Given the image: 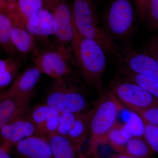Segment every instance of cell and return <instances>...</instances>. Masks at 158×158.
Masks as SVG:
<instances>
[{"label": "cell", "mask_w": 158, "mask_h": 158, "mask_svg": "<svg viewBox=\"0 0 158 158\" xmlns=\"http://www.w3.org/2000/svg\"><path fill=\"white\" fill-rule=\"evenodd\" d=\"M73 25L71 47L73 65L87 85L100 91L107 68L106 54L98 43L84 37L76 28L73 23Z\"/></svg>", "instance_id": "6da1fadb"}, {"label": "cell", "mask_w": 158, "mask_h": 158, "mask_svg": "<svg viewBox=\"0 0 158 158\" xmlns=\"http://www.w3.org/2000/svg\"><path fill=\"white\" fill-rule=\"evenodd\" d=\"M71 2L74 25L79 33L98 43L107 56L121 62L120 47L101 26L94 0H72Z\"/></svg>", "instance_id": "7a4b0ae2"}, {"label": "cell", "mask_w": 158, "mask_h": 158, "mask_svg": "<svg viewBox=\"0 0 158 158\" xmlns=\"http://www.w3.org/2000/svg\"><path fill=\"white\" fill-rule=\"evenodd\" d=\"M123 106L111 90L101 94L92 109L89 126L88 157L97 152L100 144L106 143L108 133L118 123L117 118Z\"/></svg>", "instance_id": "3957f363"}, {"label": "cell", "mask_w": 158, "mask_h": 158, "mask_svg": "<svg viewBox=\"0 0 158 158\" xmlns=\"http://www.w3.org/2000/svg\"><path fill=\"white\" fill-rule=\"evenodd\" d=\"M45 103L59 113L88 111L87 100L75 77L54 80L47 92Z\"/></svg>", "instance_id": "277c9868"}, {"label": "cell", "mask_w": 158, "mask_h": 158, "mask_svg": "<svg viewBox=\"0 0 158 158\" xmlns=\"http://www.w3.org/2000/svg\"><path fill=\"white\" fill-rule=\"evenodd\" d=\"M135 10L132 0H112L104 14L103 28L113 40H124L132 34Z\"/></svg>", "instance_id": "5b68a950"}, {"label": "cell", "mask_w": 158, "mask_h": 158, "mask_svg": "<svg viewBox=\"0 0 158 158\" xmlns=\"http://www.w3.org/2000/svg\"><path fill=\"white\" fill-rule=\"evenodd\" d=\"M34 65L42 74L54 80L75 77L72 52L58 48H39L32 56Z\"/></svg>", "instance_id": "8992f818"}, {"label": "cell", "mask_w": 158, "mask_h": 158, "mask_svg": "<svg viewBox=\"0 0 158 158\" xmlns=\"http://www.w3.org/2000/svg\"><path fill=\"white\" fill-rule=\"evenodd\" d=\"M110 86L118 101L130 111L137 113L158 107V99L134 82L126 79H118L112 81Z\"/></svg>", "instance_id": "52a82bcc"}, {"label": "cell", "mask_w": 158, "mask_h": 158, "mask_svg": "<svg viewBox=\"0 0 158 158\" xmlns=\"http://www.w3.org/2000/svg\"><path fill=\"white\" fill-rule=\"evenodd\" d=\"M44 5L52 13L55 45L60 49L71 51L73 37L71 2L70 0H44Z\"/></svg>", "instance_id": "ba28073f"}, {"label": "cell", "mask_w": 158, "mask_h": 158, "mask_svg": "<svg viewBox=\"0 0 158 158\" xmlns=\"http://www.w3.org/2000/svg\"><path fill=\"white\" fill-rule=\"evenodd\" d=\"M30 110L22 116L0 127L1 147L8 151L23 139L37 136V127L29 116Z\"/></svg>", "instance_id": "9c48e42d"}, {"label": "cell", "mask_w": 158, "mask_h": 158, "mask_svg": "<svg viewBox=\"0 0 158 158\" xmlns=\"http://www.w3.org/2000/svg\"><path fill=\"white\" fill-rule=\"evenodd\" d=\"M6 11L9 12L12 22L11 39L15 47L23 57L33 56L39 48L36 37L27 29L14 6Z\"/></svg>", "instance_id": "30bf717a"}, {"label": "cell", "mask_w": 158, "mask_h": 158, "mask_svg": "<svg viewBox=\"0 0 158 158\" xmlns=\"http://www.w3.org/2000/svg\"><path fill=\"white\" fill-rule=\"evenodd\" d=\"M42 74L39 69L32 63L19 73L9 88L1 91L0 100L10 97L35 96V88Z\"/></svg>", "instance_id": "8fae6325"}, {"label": "cell", "mask_w": 158, "mask_h": 158, "mask_svg": "<svg viewBox=\"0 0 158 158\" xmlns=\"http://www.w3.org/2000/svg\"><path fill=\"white\" fill-rule=\"evenodd\" d=\"M122 63L130 71L138 74L158 79V65L149 55L129 47H120Z\"/></svg>", "instance_id": "7c38bea8"}, {"label": "cell", "mask_w": 158, "mask_h": 158, "mask_svg": "<svg viewBox=\"0 0 158 158\" xmlns=\"http://www.w3.org/2000/svg\"><path fill=\"white\" fill-rule=\"evenodd\" d=\"M8 151L14 158H54L47 138L37 136L23 139Z\"/></svg>", "instance_id": "4fadbf2b"}, {"label": "cell", "mask_w": 158, "mask_h": 158, "mask_svg": "<svg viewBox=\"0 0 158 158\" xmlns=\"http://www.w3.org/2000/svg\"><path fill=\"white\" fill-rule=\"evenodd\" d=\"M35 96L10 97L0 100V127L22 116L31 109L30 104Z\"/></svg>", "instance_id": "5bb4252c"}, {"label": "cell", "mask_w": 158, "mask_h": 158, "mask_svg": "<svg viewBox=\"0 0 158 158\" xmlns=\"http://www.w3.org/2000/svg\"><path fill=\"white\" fill-rule=\"evenodd\" d=\"M47 140L54 158H85L81 148L67 137L55 135Z\"/></svg>", "instance_id": "9a60e30c"}, {"label": "cell", "mask_w": 158, "mask_h": 158, "mask_svg": "<svg viewBox=\"0 0 158 158\" xmlns=\"http://www.w3.org/2000/svg\"><path fill=\"white\" fill-rule=\"evenodd\" d=\"M44 6V0H18L14 8L26 25L37 27Z\"/></svg>", "instance_id": "2e32d148"}, {"label": "cell", "mask_w": 158, "mask_h": 158, "mask_svg": "<svg viewBox=\"0 0 158 158\" xmlns=\"http://www.w3.org/2000/svg\"><path fill=\"white\" fill-rule=\"evenodd\" d=\"M26 26L29 32L36 37L37 43L39 41L42 42L47 47V45L50 46L48 37L50 36H54L53 18L52 11L48 7L44 5L40 14L38 26Z\"/></svg>", "instance_id": "e0dca14e"}, {"label": "cell", "mask_w": 158, "mask_h": 158, "mask_svg": "<svg viewBox=\"0 0 158 158\" xmlns=\"http://www.w3.org/2000/svg\"><path fill=\"white\" fill-rule=\"evenodd\" d=\"M92 112V109L84 113H78L66 137L81 149L89 137V126Z\"/></svg>", "instance_id": "ac0fdd59"}, {"label": "cell", "mask_w": 158, "mask_h": 158, "mask_svg": "<svg viewBox=\"0 0 158 158\" xmlns=\"http://www.w3.org/2000/svg\"><path fill=\"white\" fill-rule=\"evenodd\" d=\"M23 64L19 58L8 57L0 60V89H7L19 74Z\"/></svg>", "instance_id": "d6986e66"}, {"label": "cell", "mask_w": 158, "mask_h": 158, "mask_svg": "<svg viewBox=\"0 0 158 158\" xmlns=\"http://www.w3.org/2000/svg\"><path fill=\"white\" fill-rule=\"evenodd\" d=\"M11 27L12 22L9 12L0 11V45L9 57L17 58L19 54L12 43Z\"/></svg>", "instance_id": "ffe728a7"}, {"label": "cell", "mask_w": 158, "mask_h": 158, "mask_svg": "<svg viewBox=\"0 0 158 158\" xmlns=\"http://www.w3.org/2000/svg\"><path fill=\"white\" fill-rule=\"evenodd\" d=\"M120 70L126 79L141 86L158 99V79L134 73L123 65Z\"/></svg>", "instance_id": "44dd1931"}, {"label": "cell", "mask_w": 158, "mask_h": 158, "mask_svg": "<svg viewBox=\"0 0 158 158\" xmlns=\"http://www.w3.org/2000/svg\"><path fill=\"white\" fill-rule=\"evenodd\" d=\"M131 138L123 128V124L117 123L108 133L106 143L117 152L124 154L127 144Z\"/></svg>", "instance_id": "7402d4cb"}, {"label": "cell", "mask_w": 158, "mask_h": 158, "mask_svg": "<svg viewBox=\"0 0 158 158\" xmlns=\"http://www.w3.org/2000/svg\"><path fill=\"white\" fill-rule=\"evenodd\" d=\"M125 153L135 158H152L153 152L145 140L134 137L128 142Z\"/></svg>", "instance_id": "603a6c76"}, {"label": "cell", "mask_w": 158, "mask_h": 158, "mask_svg": "<svg viewBox=\"0 0 158 158\" xmlns=\"http://www.w3.org/2000/svg\"><path fill=\"white\" fill-rule=\"evenodd\" d=\"M55 111L45 103L31 108L29 111V116L37 127V136L38 130L45 124Z\"/></svg>", "instance_id": "cb8c5ba5"}, {"label": "cell", "mask_w": 158, "mask_h": 158, "mask_svg": "<svg viewBox=\"0 0 158 158\" xmlns=\"http://www.w3.org/2000/svg\"><path fill=\"white\" fill-rule=\"evenodd\" d=\"M123 126L132 138H141L144 135L145 124L138 113L131 111L128 120Z\"/></svg>", "instance_id": "d4e9b609"}, {"label": "cell", "mask_w": 158, "mask_h": 158, "mask_svg": "<svg viewBox=\"0 0 158 158\" xmlns=\"http://www.w3.org/2000/svg\"><path fill=\"white\" fill-rule=\"evenodd\" d=\"M143 137L153 152L158 153V126L144 122Z\"/></svg>", "instance_id": "484cf974"}, {"label": "cell", "mask_w": 158, "mask_h": 158, "mask_svg": "<svg viewBox=\"0 0 158 158\" xmlns=\"http://www.w3.org/2000/svg\"><path fill=\"white\" fill-rule=\"evenodd\" d=\"M150 28L158 29V0H148L145 20Z\"/></svg>", "instance_id": "4316f807"}, {"label": "cell", "mask_w": 158, "mask_h": 158, "mask_svg": "<svg viewBox=\"0 0 158 158\" xmlns=\"http://www.w3.org/2000/svg\"><path fill=\"white\" fill-rule=\"evenodd\" d=\"M78 113H60L56 135L67 137Z\"/></svg>", "instance_id": "83f0119b"}, {"label": "cell", "mask_w": 158, "mask_h": 158, "mask_svg": "<svg viewBox=\"0 0 158 158\" xmlns=\"http://www.w3.org/2000/svg\"><path fill=\"white\" fill-rule=\"evenodd\" d=\"M136 113L141 116L144 122L158 126V107L148 108Z\"/></svg>", "instance_id": "f1b7e54d"}, {"label": "cell", "mask_w": 158, "mask_h": 158, "mask_svg": "<svg viewBox=\"0 0 158 158\" xmlns=\"http://www.w3.org/2000/svg\"><path fill=\"white\" fill-rule=\"evenodd\" d=\"M143 52L154 59L158 65V35L151 38L146 44Z\"/></svg>", "instance_id": "f546056e"}, {"label": "cell", "mask_w": 158, "mask_h": 158, "mask_svg": "<svg viewBox=\"0 0 158 158\" xmlns=\"http://www.w3.org/2000/svg\"><path fill=\"white\" fill-rule=\"evenodd\" d=\"M136 11L142 21L145 20L146 8L148 0H133Z\"/></svg>", "instance_id": "4dcf8cb0"}, {"label": "cell", "mask_w": 158, "mask_h": 158, "mask_svg": "<svg viewBox=\"0 0 158 158\" xmlns=\"http://www.w3.org/2000/svg\"><path fill=\"white\" fill-rule=\"evenodd\" d=\"M12 5L9 0H0V11H7Z\"/></svg>", "instance_id": "1f68e13d"}, {"label": "cell", "mask_w": 158, "mask_h": 158, "mask_svg": "<svg viewBox=\"0 0 158 158\" xmlns=\"http://www.w3.org/2000/svg\"><path fill=\"white\" fill-rule=\"evenodd\" d=\"M0 158H14L9 152L2 148H0Z\"/></svg>", "instance_id": "d6a6232c"}, {"label": "cell", "mask_w": 158, "mask_h": 158, "mask_svg": "<svg viewBox=\"0 0 158 158\" xmlns=\"http://www.w3.org/2000/svg\"><path fill=\"white\" fill-rule=\"evenodd\" d=\"M114 158H135L126 153L120 154V155L116 156Z\"/></svg>", "instance_id": "836d02e7"}, {"label": "cell", "mask_w": 158, "mask_h": 158, "mask_svg": "<svg viewBox=\"0 0 158 158\" xmlns=\"http://www.w3.org/2000/svg\"><path fill=\"white\" fill-rule=\"evenodd\" d=\"M10 2H11V4H15L16 2H17L18 0H9Z\"/></svg>", "instance_id": "e575fe53"}, {"label": "cell", "mask_w": 158, "mask_h": 158, "mask_svg": "<svg viewBox=\"0 0 158 158\" xmlns=\"http://www.w3.org/2000/svg\"><path fill=\"white\" fill-rule=\"evenodd\" d=\"M89 158H96L94 156H91V157H89Z\"/></svg>", "instance_id": "d590c367"}, {"label": "cell", "mask_w": 158, "mask_h": 158, "mask_svg": "<svg viewBox=\"0 0 158 158\" xmlns=\"http://www.w3.org/2000/svg\"><path fill=\"white\" fill-rule=\"evenodd\" d=\"M157 35H158V34H157Z\"/></svg>", "instance_id": "8d00e7d4"}]
</instances>
